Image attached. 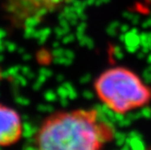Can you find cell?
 Returning a JSON list of instances; mask_svg holds the SVG:
<instances>
[{
  "mask_svg": "<svg viewBox=\"0 0 151 150\" xmlns=\"http://www.w3.org/2000/svg\"><path fill=\"white\" fill-rule=\"evenodd\" d=\"M114 129L96 109L60 110L43 120L35 135L37 150H102Z\"/></svg>",
  "mask_w": 151,
  "mask_h": 150,
  "instance_id": "6da1fadb",
  "label": "cell"
},
{
  "mask_svg": "<svg viewBox=\"0 0 151 150\" xmlns=\"http://www.w3.org/2000/svg\"><path fill=\"white\" fill-rule=\"evenodd\" d=\"M5 15L13 27L22 28L46 19L69 0H1Z\"/></svg>",
  "mask_w": 151,
  "mask_h": 150,
  "instance_id": "3957f363",
  "label": "cell"
},
{
  "mask_svg": "<svg viewBox=\"0 0 151 150\" xmlns=\"http://www.w3.org/2000/svg\"><path fill=\"white\" fill-rule=\"evenodd\" d=\"M22 120L17 110L0 103V146H9L22 139Z\"/></svg>",
  "mask_w": 151,
  "mask_h": 150,
  "instance_id": "277c9868",
  "label": "cell"
},
{
  "mask_svg": "<svg viewBox=\"0 0 151 150\" xmlns=\"http://www.w3.org/2000/svg\"><path fill=\"white\" fill-rule=\"evenodd\" d=\"M98 98L112 112L125 115L151 103V87L125 66L105 69L94 82Z\"/></svg>",
  "mask_w": 151,
  "mask_h": 150,
  "instance_id": "7a4b0ae2",
  "label": "cell"
}]
</instances>
